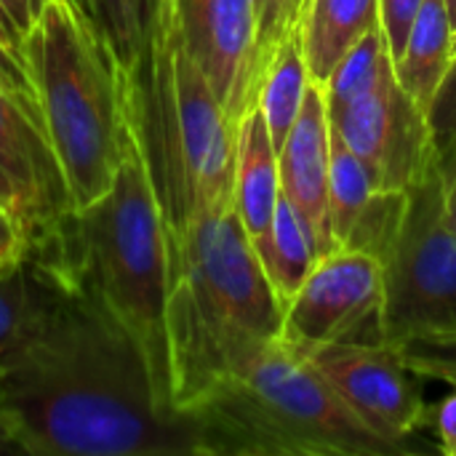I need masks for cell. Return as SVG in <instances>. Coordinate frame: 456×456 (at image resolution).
<instances>
[{
    "label": "cell",
    "instance_id": "obj_1",
    "mask_svg": "<svg viewBox=\"0 0 456 456\" xmlns=\"http://www.w3.org/2000/svg\"><path fill=\"white\" fill-rule=\"evenodd\" d=\"M0 422L32 456H208L200 422L163 401L136 337L72 281L0 366Z\"/></svg>",
    "mask_w": 456,
    "mask_h": 456
},
{
    "label": "cell",
    "instance_id": "obj_2",
    "mask_svg": "<svg viewBox=\"0 0 456 456\" xmlns=\"http://www.w3.org/2000/svg\"><path fill=\"white\" fill-rule=\"evenodd\" d=\"M184 411L203 428L208 456H398L361 425L310 358L281 337L230 347Z\"/></svg>",
    "mask_w": 456,
    "mask_h": 456
},
{
    "label": "cell",
    "instance_id": "obj_3",
    "mask_svg": "<svg viewBox=\"0 0 456 456\" xmlns=\"http://www.w3.org/2000/svg\"><path fill=\"white\" fill-rule=\"evenodd\" d=\"M32 243L45 246L69 281L94 294L136 337L163 401L174 406L168 235L131 112L123 160L110 190Z\"/></svg>",
    "mask_w": 456,
    "mask_h": 456
},
{
    "label": "cell",
    "instance_id": "obj_4",
    "mask_svg": "<svg viewBox=\"0 0 456 456\" xmlns=\"http://www.w3.org/2000/svg\"><path fill=\"white\" fill-rule=\"evenodd\" d=\"M126 96L171 254L198 208L232 203L238 126L182 45L168 0H158L147 43L126 69Z\"/></svg>",
    "mask_w": 456,
    "mask_h": 456
},
{
    "label": "cell",
    "instance_id": "obj_5",
    "mask_svg": "<svg viewBox=\"0 0 456 456\" xmlns=\"http://www.w3.org/2000/svg\"><path fill=\"white\" fill-rule=\"evenodd\" d=\"M24 59L72 211H80L110 190L123 160L126 69L77 0L43 3L27 32Z\"/></svg>",
    "mask_w": 456,
    "mask_h": 456
},
{
    "label": "cell",
    "instance_id": "obj_6",
    "mask_svg": "<svg viewBox=\"0 0 456 456\" xmlns=\"http://www.w3.org/2000/svg\"><path fill=\"white\" fill-rule=\"evenodd\" d=\"M379 262L387 345L409 334L456 329V232L446 211L438 147L401 192V208Z\"/></svg>",
    "mask_w": 456,
    "mask_h": 456
},
{
    "label": "cell",
    "instance_id": "obj_7",
    "mask_svg": "<svg viewBox=\"0 0 456 456\" xmlns=\"http://www.w3.org/2000/svg\"><path fill=\"white\" fill-rule=\"evenodd\" d=\"M382 262L353 246L323 254L283 307L281 339L307 353L334 342H385Z\"/></svg>",
    "mask_w": 456,
    "mask_h": 456
},
{
    "label": "cell",
    "instance_id": "obj_8",
    "mask_svg": "<svg viewBox=\"0 0 456 456\" xmlns=\"http://www.w3.org/2000/svg\"><path fill=\"white\" fill-rule=\"evenodd\" d=\"M334 395L379 438L411 454L428 419L417 374L387 342H334L305 353Z\"/></svg>",
    "mask_w": 456,
    "mask_h": 456
},
{
    "label": "cell",
    "instance_id": "obj_9",
    "mask_svg": "<svg viewBox=\"0 0 456 456\" xmlns=\"http://www.w3.org/2000/svg\"><path fill=\"white\" fill-rule=\"evenodd\" d=\"M171 24L238 126L262 77L256 0H168Z\"/></svg>",
    "mask_w": 456,
    "mask_h": 456
},
{
    "label": "cell",
    "instance_id": "obj_10",
    "mask_svg": "<svg viewBox=\"0 0 456 456\" xmlns=\"http://www.w3.org/2000/svg\"><path fill=\"white\" fill-rule=\"evenodd\" d=\"M331 128L363 160L379 192L406 190L436 152L428 112L403 91L393 64L363 99L331 118Z\"/></svg>",
    "mask_w": 456,
    "mask_h": 456
},
{
    "label": "cell",
    "instance_id": "obj_11",
    "mask_svg": "<svg viewBox=\"0 0 456 456\" xmlns=\"http://www.w3.org/2000/svg\"><path fill=\"white\" fill-rule=\"evenodd\" d=\"M0 171L16 190L24 246L53 232L72 214L69 190L45 131L3 94Z\"/></svg>",
    "mask_w": 456,
    "mask_h": 456
},
{
    "label": "cell",
    "instance_id": "obj_12",
    "mask_svg": "<svg viewBox=\"0 0 456 456\" xmlns=\"http://www.w3.org/2000/svg\"><path fill=\"white\" fill-rule=\"evenodd\" d=\"M329 166H331V118L323 88L313 80L302 112L278 150L281 192L313 230L321 254L334 248L329 227Z\"/></svg>",
    "mask_w": 456,
    "mask_h": 456
},
{
    "label": "cell",
    "instance_id": "obj_13",
    "mask_svg": "<svg viewBox=\"0 0 456 456\" xmlns=\"http://www.w3.org/2000/svg\"><path fill=\"white\" fill-rule=\"evenodd\" d=\"M67 289V273L43 246L0 259V366L43 329Z\"/></svg>",
    "mask_w": 456,
    "mask_h": 456
},
{
    "label": "cell",
    "instance_id": "obj_14",
    "mask_svg": "<svg viewBox=\"0 0 456 456\" xmlns=\"http://www.w3.org/2000/svg\"><path fill=\"white\" fill-rule=\"evenodd\" d=\"M281 200V168L278 150L267 131L259 107H248L235 131V179L232 206L251 235L262 238L275 216Z\"/></svg>",
    "mask_w": 456,
    "mask_h": 456
},
{
    "label": "cell",
    "instance_id": "obj_15",
    "mask_svg": "<svg viewBox=\"0 0 456 456\" xmlns=\"http://www.w3.org/2000/svg\"><path fill=\"white\" fill-rule=\"evenodd\" d=\"M456 53V29L446 0H425L403 51L393 59V69L403 91L428 112Z\"/></svg>",
    "mask_w": 456,
    "mask_h": 456
},
{
    "label": "cell",
    "instance_id": "obj_16",
    "mask_svg": "<svg viewBox=\"0 0 456 456\" xmlns=\"http://www.w3.org/2000/svg\"><path fill=\"white\" fill-rule=\"evenodd\" d=\"M379 27V0H307L302 8V43L313 80L321 86L337 61Z\"/></svg>",
    "mask_w": 456,
    "mask_h": 456
},
{
    "label": "cell",
    "instance_id": "obj_17",
    "mask_svg": "<svg viewBox=\"0 0 456 456\" xmlns=\"http://www.w3.org/2000/svg\"><path fill=\"white\" fill-rule=\"evenodd\" d=\"M310 86H313V75L302 43V21H297L270 51L254 99V104L259 107L267 123L275 150L283 147L289 131L294 128Z\"/></svg>",
    "mask_w": 456,
    "mask_h": 456
},
{
    "label": "cell",
    "instance_id": "obj_18",
    "mask_svg": "<svg viewBox=\"0 0 456 456\" xmlns=\"http://www.w3.org/2000/svg\"><path fill=\"white\" fill-rule=\"evenodd\" d=\"M254 248L283 307L307 281L315 262L323 256L313 230L283 192L270 230L254 240Z\"/></svg>",
    "mask_w": 456,
    "mask_h": 456
},
{
    "label": "cell",
    "instance_id": "obj_19",
    "mask_svg": "<svg viewBox=\"0 0 456 456\" xmlns=\"http://www.w3.org/2000/svg\"><path fill=\"white\" fill-rule=\"evenodd\" d=\"M377 184L363 160L331 128V166H329V227L334 248L345 246L377 195Z\"/></svg>",
    "mask_w": 456,
    "mask_h": 456
},
{
    "label": "cell",
    "instance_id": "obj_20",
    "mask_svg": "<svg viewBox=\"0 0 456 456\" xmlns=\"http://www.w3.org/2000/svg\"><path fill=\"white\" fill-rule=\"evenodd\" d=\"M393 64V56L387 51L382 27L366 32L331 69V75L326 77V83H321L323 88V99H326V110L329 118L339 115L342 110H347L350 104H355L358 99H363L387 72V67Z\"/></svg>",
    "mask_w": 456,
    "mask_h": 456
},
{
    "label": "cell",
    "instance_id": "obj_21",
    "mask_svg": "<svg viewBox=\"0 0 456 456\" xmlns=\"http://www.w3.org/2000/svg\"><path fill=\"white\" fill-rule=\"evenodd\" d=\"M96 24L99 35L115 53L123 69H128L144 43L155 16L158 0H77Z\"/></svg>",
    "mask_w": 456,
    "mask_h": 456
},
{
    "label": "cell",
    "instance_id": "obj_22",
    "mask_svg": "<svg viewBox=\"0 0 456 456\" xmlns=\"http://www.w3.org/2000/svg\"><path fill=\"white\" fill-rule=\"evenodd\" d=\"M393 347L417 377H430L456 387V329L409 334L393 342Z\"/></svg>",
    "mask_w": 456,
    "mask_h": 456
},
{
    "label": "cell",
    "instance_id": "obj_23",
    "mask_svg": "<svg viewBox=\"0 0 456 456\" xmlns=\"http://www.w3.org/2000/svg\"><path fill=\"white\" fill-rule=\"evenodd\" d=\"M0 94L8 96L13 104H19L43 128L40 102H37V91L29 75V64L24 56L11 51L3 40H0Z\"/></svg>",
    "mask_w": 456,
    "mask_h": 456
},
{
    "label": "cell",
    "instance_id": "obj_24",
    "mask_svg": "<svg viewBox=\"0 0 456 456\" xmlns=\"http://www.w3.org/2000/svg\"><path fill=\"white\" fill-rule=\"evenodd\" d=\"M307 0H256L259 13V51H262V69L270 56V51L278 45V40L302 21V8Z\"/></svg>",
    "mask_w": 456,
    "mask_h": 456
},
{
    "label": "cell",
    "instance_id": "obj_25",
    "mask_svg": "<svg viewBox=\"0 0 456 456\" xmlns=\"http://www.w3.org/2000/svg\"><path fill=\"white\" fill-rule=\"evenodd\" d=\"M428 126L433 134V142L438 150L449 147L456 139V53L430 110H428Z\"/></svg>",
    "mask_w": 456,
    "mask_h": 456
},
{
    "label": "cell",
    "instance_id": "obj_26",
    "mask_svg": "<svg viewBox=\"0 0 456 456\" xmlns=\"http://www.w3.org/2000/svg\"><path fill=\"white\" fill-rule=\"evenodd\" d=\"M422 3L425 0H379V27L393 59L403 51V43L411 32V24Z\"/></svg>",
    "mask_w": 456,
    "mask_h": 456
},
{
    "label": "cell",
    "instance_id": "obj_27",
    "mask_svg": "<svg viewBox=\"0 0 456 456\" xmlns=\"http://www.w3.org/2000/svg\"><path fill=\"white\" fill-rule=\"evenodd\" d=\"M436 433H438V446L449 456H456V387L452 395H446L433 414Z\"/></svg>",
    "mask_w": 456,
    "mask_h": 456
},
{
    "label": "cell",
    "instance_id": "obj_28",
    "mask_svg": "<svg viewBox=\"0 0 456 456\" xmlns=\"http://www.w3.org/2000/svg\"><path fill=\"white\" fill-rule=\"evenodd\" d=\"M438 166H441V182H444V198H446V211L452 219V227L456 232V139L438 150Z\"/></svg>",
    "mask_w": 456,
    "mask_h": 456
},
{
    "label": "cell",
    "instance_id": "obj_29",
    "mask_svg": "<svg viewBox=\"0 0 456 456\" xmlns=\"http://www.w3.org/2000/svg\"><path fill=\"white\" fill-rule=\"evenodd\" d=\"M24 251V235L16 219L0 206V259H13Z\"/></svg>",
    "mask_w": 456,
    "mask_h": 456
},
{
    "label": "cell",
    "instance_id": "obj_30",
    "mask_svg": "<svg viewBox=\"0 0 456 456\" xmlns=\"http://www.w3.org/2000/svg\"><path fill=\"white\" fill-rule=\"evenodd\" d=\"M0 3H3L5 11L13 16V21L19 24V29L27 35L29 27H32V21H35V16L40 13V8H43L45 0H0Z\"/></svg>",
    "mask_w": 456,
    "mask_h": 456
},
{
    "label": "cell",
    "instance_id": "obj_31",
    "mask_svg": "<svg viewBox=\"0 0 456 456\" xmlns=\"http://www.w3.org/2000/svg\"><path fill=\"white\" fill-rule=\"evenodd\" d=\"M0 40H3L11 51H16L19 56H24V40H27V35L19 29V24L13 21V16L5 11L3 3H0Z\"/></svg>",
    "mask_w": 456,
    "mask_h": 456
},
{
    "label": "cell",
    "instance_id": "obj_32",
    "mask_svg": "<svg viewBox=\"0 0 456 456\" xmlns=\"http://www.w3.org/2000/svg\"><path fill=\"white\" fill-rule=\"evenodd\" d=\"M0 206L16 219V224H19V200H16V190H13V184L8 182V176L0 171Z\"/></svg>",
    "mask_w": 456,
    "mask_h": 456
},
{
    "label": "cell",
    "instance_id": "obj_33",
    "mask_svg": "<svg viewBox=\"0 0 456 456\" xmlns=\"http://www.w3.org/2000/svg\"><path fill=\"white\" fill-rule=\"evenodd\" d=\"M0 454H21L19 444L13 441V436L5 430V425L0 422Z\"/></svg>",
    "mask_w": 456,
    "mask_h": 456
},
{
    "label": "cell",
    "instance_id": "obj_34",
    "mask_svg": "<svg viewBox=\"0 0 456 456\" xmlns=\"http://www.w3.org/2000/svg\"><path fill=\"white\" fill-rule=\"evenodd\" d=\"M446 11H449V19H452L456 29V0H446Z\"/></svg>",
    "mask_w": 456,
    "mask_h": 456
}]
</instances>
